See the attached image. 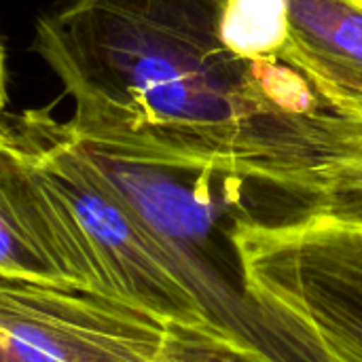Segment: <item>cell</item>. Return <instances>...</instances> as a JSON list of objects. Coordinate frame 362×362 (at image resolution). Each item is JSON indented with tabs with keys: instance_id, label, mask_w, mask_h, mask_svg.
I'll use <instances>...</instances> for the list:
<instances>
[{
	"instance_id": "obj_1",
	"label": "cell",
	"mask_w": 362,
	"mask_h": 362,
	"mask_svg": "<svg viewBox=\"0 0 362 362\" xmlns=\"http://www.w3.org/2000/svg\"><path fill=\"white\" fill-rule=\"evenodd\" d=\"M223 6L68 0L38 19L34 51L74 100V134L216 165L303 204L329 108L293 68L231 51Z\"/></svg>"
},
{
	"instance_id": "obj_2",
	"label": "cell",
	"mask_w": 362,
	"mask_h": 362,
	"mask_svg": "<svg viewBox=\"0 0 362 362\" xmlns=\"http://www.w3.org/2000/svg\"><path fill=\"white\" fill-rule=\"evenodd\" d=\"M227 246L242 297L314 362H362V204L316 199L238 214Z\"/></svg>"
},
{
	"instance_id": "obj_3",
	"label": "cell",
	"mask_w": 362,
	"mask_h": 362,
	"mask_svg": "<svg viewBox=\"0 0 362 362\" xmlns=\"http://www.w3.org/2000/svg\"><path fill=\"white\" fill-rule=\"evenodd\" d=\"M83 231L106 288L170 327L227 329L255 337L244 297L227 293L210 263L157 238L78 151L66 123L25 110L4 123Z\"/></svg>"
},
{
	"instance_id": "obj_4",
	"label": "cell",
	"mask_w": 362,
	"mask_h": 362,
	"mask_svg": "<svg viewBox=\"0 0 362 362\" xmlns=\"http://www.w3.org/2000/svg\"><path fill=\"white\" fill-rule=\"evenodd\" d=\"M168 333L117 295L0 272V362H155Z\"/></svg>"
},
{
	"instance_id": "obj_5",
	"label": "cell",
	"mask_w": 362,
	"mask_h": 362,
	"mask_svg": "<svg viewBox=\"0 0 362 362\" xmlns=\"http://www.w3.org/2000/svg\"><path fill=\"white\" fill-rule=\"evenodd\" d=\"M70 134L83 157L157 238L204 263H210L214 240L227 242L231 221L248 212L242 195L263 189L216 165L106 144L72 129Z\"/></svg>"
},
{
	"instance_id": "obj_6",
	"label": "cell",
	"mask_w": 362,
	"mask_h": 362,
	"mask_svg": "<svg viewBox=\"0 0 362 362\" xmlns=\"http://www.w3.org/2000/svg\"><path fill=\"white\" fill-rule=\"evenodd\" d=\"M0 272L110 293L76 221L2 121Z\"/></svg>"
},
{
	"instance_id": "obj_7",
	"label": "cell",
	"mask_w": 362,
	"mask_h": 362,
	"mask_svg": "<svg viewBox=\"0 0 362 362\" xmlns=\"http://www.w3.org/2000/svg\"><path fill=\"white\" fill-rule=\"evenodd\" d=\"M284 21L278 62L331 112L362 117V0H284Z\"/></svg>"
},
{
	"instance_id": "obj_8",
	"label": "cell",
	"mask_w": 362,
	"mask_h": 362,
	"mask_svg": "<svg viewBox=\"0 0 362 362\" xmlns=\"http://www.w3.org/2000/svg\"><path fill=\"white\" fill-rule=\"evenodd\" d=\"M322 127V159L312 174L310 202L348 199L362 204V117L327 112Z\"/></svg>"
},
{
	"instance_id": "obj_9",
	"label": "cell",
	"mask_w": 362,
	"mask_h": 362,
	"mask_svg": "<svg viewBox=\"0 0 362 362\" xmlns=\"http://www.w3.org/2000/svg\"><path fill=\"white\" fill-rule=\"evenodd\" d=\"M155 362H280L257 339L227 329L170 327Z\"/></svg>"
},
{
	"instance_id": "obj_10",
	"label": "cell",
	"mask_w": 362,
	"mask_h": 362,
	"mask_svg": "<svg viewBox=\"0 0 362 362\" xmlns=\"http://www.w3.org/2000/svg\"><path fill=\"white\" fill-rule=\"evenodd\" d=\"M4 55H2V47H0V112H2V106H4Z\"/></svg>"
}]
</instances>
